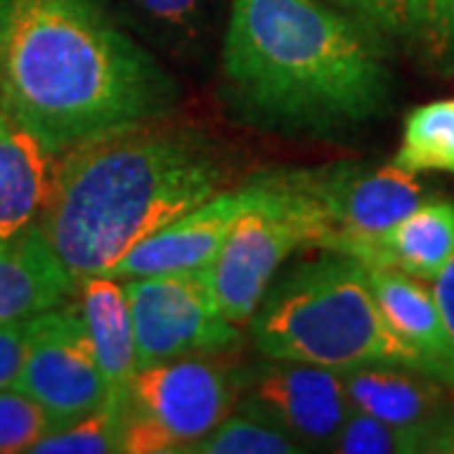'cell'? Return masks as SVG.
I'll list each match as a JSON object with an SVG mask.
<instances>
[{
    "label": "cell",
    "mask_w": 454,
    "mask_h": 454,
    "mask_svg": "<svg viewBox=\"0 0 454 454\" xmlns=\"http://www.w3.org/2000/svg\"><path fill=\"white\" fill-rule=\"evenodd\" d=\"M265 177L276 187V197L243 215L205 268L217 306L235 325L250 324L280 265L298 247H318L325 235L321 215L306 197L278 172Z\"/></svg>",
    "instance_id": "8992f818"
},
{
    "label": "cell",
    "mask_w": 454,
    "mask_h": 454,
    "mask_svg": "<svg viewBox=\"0 0 454 454\" xmlns=\"http://www.w3.org/2000/svg\"><path fill=\"white\" fill-rule=\"evenodd\" d=\"M129 298L139 369L172 358L238 348L240 325L227 321L205 268L121 280Z\"/></svg>",
    "instance_id": "ba28073f"
},
{
    "label": "cell",
    "mask_w": 454,
    "mask_h": 454,
    "mask_svg": "<svg viewBox=\"0 0 454 454\" xmlns=\"http://www.w3.org/2000/svg\"><path fill=\"white\" fill-rule=\"evenodd\" d=\"M402 38L422 61L454 74V0H409Z\"/></svg>",
    "instance_id": "7402d4cb"
},
{
    "label": "cell",
    "mask_w": 454,
    "mask_h": 454,
    "mask_svg": "<svg viewBox=\"0 0 454 454\" xmlns=\"http://www.w3.org/2000/svg\"><path fill=\"white\" fill-rule=\"evenodd\" d=\"M243 387L207 354L137 369L119 394L124 454H190L235 409Z\"/></svg>",
    "instance_id": "5b68a950"
},
{
    "label": "cell",
    "mask_w": 454,
    "mask_h": 454,
    "mask_svg": "<svg viewBox=\"0 0 454 454\" xmlns=\"http://www.w3.org/2000/svg\"><path fill=\"white\" fill-rule=\"evenodd\" d=\"M76 293V280L53 255L41 227L0 238V324L56 309Z\"/></svg>",
    "instance_id": "2e32d148"
},
{
    "label": "cell",
    "mask_w": 454,
    "mask_h": 454,
    "mask_svg": "<svg viewBox=\"0 0 454 454\" xmlns=\"http://www.w3.org/2000/svg\"><path fill=\"white\" fill-rule=\"evenodd\" d=\"M250 336L273 361L313 364L333 372L419 361L394 333L376 303L369 270L358 260L325 250L321 258L273 280L250 318Z\"/></svg>",
    "instance_id": "277c9868"
},
{
    "label": "cell",
    "mask_w": 454,
    "mask_h": 454,
    "mask_svg": "<svg viewBox=\"0 0 454 454\" xmlns=\"http://www.w3.org/2000/svg\"><path fill=\"white\" fill-rule=\"evenodd\" d=\"M376 303L389 328L417 356L419 369L454 389V340L442 321L432 288L391 268H366Z\"/></svg>",
    "instance_id": "5bb4252c"
},
{
    "label": "cell",
    "mask_w": 454,
    "mask_h": 454,
    "mask_svg": "<svg viewBox=\"0 0 454 454\" xmlns=\"http://www.w3.org/2000/svg\"><path fill=\"white\" fill-rule=\"evenodd\" d=\"M13 387L43 406L56 429L97 411L112 396L74 295L31 318L28 348Z\"/></svg>",
    "instance_id": "9c48e42d"
},
{
    "label": "cell",
    "mask_w": 454,
    "mask_h": 454,
    "mask_svg": "<svg viewBox=\"0 0 454 454\" xmlns=\"http://www.w3.org/2000/svg\"><path fill=\"white\" fill-rule=\"evenodd\" d=\"M74 303L79 309L91 351L112 396L127 389L137 373V339L124 283L112 276H89L76 283Z\"/></svg>",
    "instance_id": "e0dca14e"
},
{
    "label": "cell",
    "mask_w": 454,
    "mask_h": 454,
    "mask_svg": "<svg viewBox=\"0 0 454 454\" xmlns=\"http://www.w3.org/2000/svg\"><path fill=\"white\" fill-rule=\"evenodd\" d=\"M278 177L309 200L321 215L325 235L321 250L366 262L373 243L422 205L417 175L394 164L361 169L339 164L328 169H293Z\"/></svg>",
    "instance_id": "52a82bcc"
},
{
    "label": "cell",
    "mask_w": 454,
    "mask_h": 454,
    "mask_svg": "<svg viewBox=\"0 0 454 454\" xmlns=\"http://www.w3.org/2000/svg\"><path fill=\"white\" fill-rule=\"evenodd\" d=\"M230 162L202 131L134 124L59 154L38 227L76 283L109 273L134 245L223 192Z\"/></svg>",
    "instance_id": "7a4b0ae2"
},
{
    "label": "cell",
    "mask_w": 454,
    "mask_h": 454,
    "mask_svg": "<svg viewBox=\"0 0 454 454\" xmlns=\"http://www.w3.org/2000/svg\"><path fill=\"white\" fill-rule=\"evenodd\" d=\"M376 35L324 0H230L220 68L232 106L262 127L331 134L384 112Z\"/></svg>",
    "instance_id": "3957f363"
},
{
    "label": "cell",
    "mask_w": 454,
    "mask_h": 454,
    "mask_svg": "<svg viewBox=\"0 0 454 454\" xmlns=\"http://www.w3.org/2000/svg\"><path fill=\"white\" fill-rule=\"evenodd\" d=\"M33 454H109L124 452V411L121 396H109L106 404L76 422L49 432Z\"/></svg>",
    "instance_id": "44dd1931"
},
{
    "label": "cell",
    "mask_w": 454,
    "mask_h": 454,
    "mask_svg": "<svg viewBox=\"0 0 454 454\" xmlns=\"http://www.w3.org/2000/svg\"><path fill=\"white\" fill-rule=\"evenodd\" d=\"M450 394H452V404H454V389H450ZM450 452H454V437H452V450Z\"/></svg>",
    "instance_id": "83f0119b"
},
{
    "label": "cell",
    "mask_w": 454,
    "mask_h": 454,
    "mask_svg": "<svg viewBox=\"0 0 454 454\" xmlns=\"http://www.w3.org/2000/svg\"><path fill=\"white\" fill-rule=\"evenodd\" d=\"M31 318L0 324V389L13 387L20 373L28 348V336H31Z\"/></svg>",
    "instance_id": "484cf974"
},
{
    "label": "cell",
    "mask_w": 454,
    "mask_h": 454,
    "mask_svg": "<svg viewBox=\"0 0 454 454\" xmlns=\"http://www.w3.org/2000/svg\"><path fill=\"white\" fill-rule=\"evenodd\" d=\"M56 424L46 409L16 387L0 389V454L31 452Z\"/></svg>",
    "instance_id": "cb8c5ba5"
},
{
    "label": "cell",
    "mask_w": 454,
    "mask_h": 454,
    "mask_svg": "<svg viewBox=\"0 0 454 454\" xmlns=\"http://www.w3.org/2000/svg\"><path fill=\"white\" fill-rule=\"evenodd\" d=\"M268 361L270 364L245 384L238 404L286 429L306 452H333L340 427L351 411L343 373L313 364Z\"/></svg>",
    "instance_id": "30bf717a"
},
{
    "label": "cell",
    "mask_w": 454,
    "mask_h": 454,
    "mask_svg": "<svg viewBox=\"0 0 454 454\" xmlns=\"http://www.w3.org/2000/svg\"><path fill=\"white\" fill-rule=\"evenodd\" d=\"M276 197V187L265 175H258L243 187H230L217 192L195 210L184 212L175 223L164 225L146 240L134 245L124 258L114 265L109 273L116 280L127 278L157 276L175 270H195L207 268L220 245L225 243L232 225L247 215L268 205Z\"/></svg>",
    "instance_id": "8fae6325"
},
{
    "label": "cell",
    "mask_w": 454,
    "mask_h": 454,
    "mask_svg": "<svg viewBox=\"0 0 454 454\" xmlns=\"http://www.w3.org/2000/svg\"><path fill=\"white\" fill-rule=\"evenodd\" d=\"M306 452L295 439L268 417L235 404L223 422L202 437L190 454H298Z\"/></svg>",
    "instance_id": "ffe728a7"
},
{
    "label": "cell",
    "mask_w": 454,
    "mask_h": 454,
    "mask_svg": "<svg viewBox=\"0 0 454 454\" xmlns=\"http://www.w3.org/2000/svg\"><path fill=\"white\" fill-rule=\"evenodd\" d=\"M157 59L202 64L223 46L230 0H98Z\"/></svg>",
    "instance_id": "4fadbf2b"
},
{
    "label": "cell",
    "mask_w": 454,
    "mask_h": 454,
    "mask_svg": "<svg viewBox=\"0 0 454 454\" xmlns=\"http://www.w3.org/2000/svg\"><path fill=\"white\" fill-rule=\"evenodd\" d=\"M454 255V205L422 202L373 243L366 268H391L419 280H434Z\"/></svg>",
    "instance_id": "ac0fdd59"
},
{
    "label": "cell",
    "mask_w": 454,
    "mask_h": 454,
    "mask_svg": "<svg viewBox=\"0 0 454 454\" xmlns=\"http://www.w3.org/2000/svg\"><path fill=\"white\" fill-rule=\"evenodd\" d=\"M364 28L379 35H404L409 0H340Z\"/></svg>",
    "instance_id": "d4e9b609"
},
{
    "label": "cell",
    "mask_w": 454,
    "mask_h": 454,
    "mask_svg": "<svg viewBox=\"0 0 454 454\" xmlns=\"http://www.w3.org/2000/svg\"><path fill=\"white\" fill-rule=\"evenodd\" d=\"M432 295L437 301V309L442 313V321L447 325L450 336L454 340V255L450 262L432 280Z\"/></svg>",
    "instance_id": "4316f807"
},
{
    "label": "cell",
    "mask_w": 454,
    "mask_h": 454,
    "mask_svg": "<svg viewBox=\"0 0 454 454\" xmlns=\"http://www.w3.org/2000/svg\"><path fill=\"white\" fill-rule=\"evenodd\" d=\"M177 101L172 74L98 0H0V109L56 154Z\"/></svg>",
    "instance_id": "6da1fadb"
},
{
    "label": "cell",
    "mask_w": 454,
    "mask_h": 454,
    "mask_svg": "<svg viewBox=\"0 0 454 454\" xmlns=\"http://www.w3.org/2000/svg\"><path fill=\"white\" fill-rule=\"evenodd\" d=\"M354 409L424 437L434 452H450L454 437L452 394L432 376L399 366L343 372Z\"/></svg>",
    "instance_id": "7c38bea8"
},
{
    "label": "cell",
    "mask_w": 454,
    "mask_h": 454,
    "mask_svg": "<svg viewBox=\"0 0 454 454\" xmlns=\"http://www.w3.org/2000/svg\"><path fill=\"white\" fill-rule=\"evenodd\" d=\"M59 154L0 109V238L38 225L49 205Z\"/></svg>",
    "instance_id": "9a60e30c"
},
{
    "label": "cell",
    "mask_w": 454,
    "mask_h": 454,
    "mask_svg": "<svg viewBox=\"0 0 454 454\" xmlns=\"http://www.w3.org/2000/svg\"><path fill=\"white\" fill-rule=\"evenodd\" d=\"M391 164L411 175H454V98L424 104L406 116L404 139Z\"/></svg>",
    "instance_id": "d6986e66"
},
{
    "label": "cell",
    "mask_w": 454,
    "mask_h": 454,
    "mask_svg": "<svg viewBox=\"0 0 454 454\" xmlns=\"http://www.w3.org/2000/svg\"><path fill=\"white\" fill-rule=\"evenodd\" d=\"M333 452L343 454H417L434 452L432 444L419 434L391 427L376 419L372 414H364L351 406L346 422L340 427L339 439L333 444Z\"/></svg>",
    "instance_id": "603a6c76"
}]
</instances>
